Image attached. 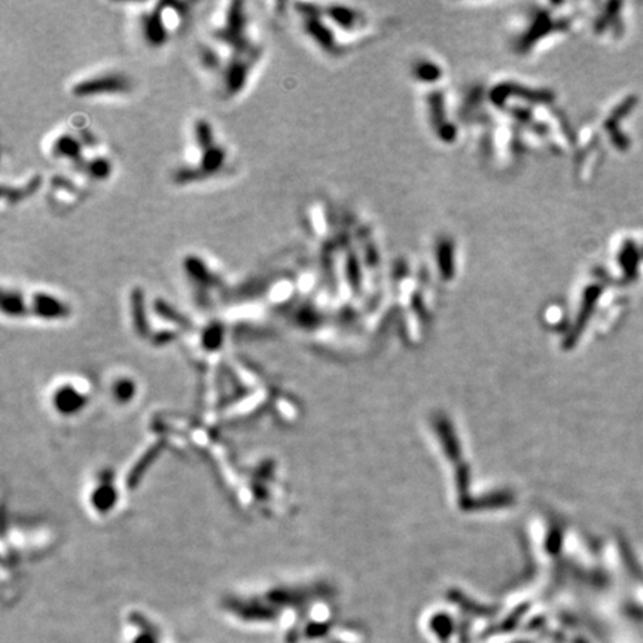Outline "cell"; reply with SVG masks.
<instances>
[{"mask_svg":"<svg viewBox=\"0 0 643 643\" xmlns=\"http://www.w3.org/2000/svg\"><path fill=\"white\" fill-rule=\"evenodd\" d=\"M129 89V80L122 75H105L94 76L85 82H80L75 87V94L79 97H89L93 94H105V93H122Z\"/></svg>","mask_w":643,"mask_h":643,"instance_id":"6da1fadb","label":"cell"},{"mask_svg":"<svg viewBox=\"0 0 643 643\" xmlns=\"http://www.w3.org/2000/svg\"><path fill=\"white\" fill-rule=\"evenodd\" d=\"M79 142L75 139H71V137L63 136L59 139V142L55 143V154H59V157L64 158H71V159H78L79 155Z\"/></svg>","mask_w":643,"mask_h":643,"instance_id":"7a4b0ae2","label":"cell"}]
</instances>
